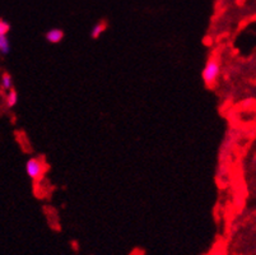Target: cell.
<instances>
[{"mask_svg":"<svg viewBox=\"0 0 256 255\" xmlns=\"http://www.w3.org/2000/svg\"><path fill=\"white\" fill-rule=\"evenodd\" d=\"M10 31V25L6 21L0 20V36H6Z\"/></svg>","mask_w":256,"mask_h":255,"instance_id":"ba28073f","label":"cell"},{"mask_svg":"<svg viewBox=\"0 0 256 255\" xmlns=\"http://www.w3.org/2000/svg\"><path fill=\"white\" fill-rule=\"evenodd\" d=\"M0 84H2V88H3L4 91H9L13 88V86H14V82H13V78H12L10 74L4 73L3 76H2Z\"/></svg>","mask_w":256,"mask_h":255,"instance_id":"52a82bcc","label":"cell"},{"mask_svg":"<svg viewBox=\"0 0 256 255\" xmlns=\"http://www.w3.org/2000/svg\"><path fill=\"white\" fill-rule=\"evenodd\" d=\"M220 72V62L217 56H212L210 59L206 63L203 72H202V78L206 86H213L217 81Z\"/></svg>","mask_w":256,"mask_h":255,"instance_id":"6da1fadb","label":"cell"},{"mask_svg":"<svg viewBox=\"0 0 256 255\" xmlns=\"http://www.w3.org/2000/svg\"><path fill=\"white\" fill-rule=\"evenodd\" d=\"M64 37H65L64 31L60 30V28H51V30H48V31L45 34L46 41L52 44V45L60 44V42L64 40Z\"/></svg>","mask_w":256,"mask_h":255,"instance_id":"3957f363","label":"cell"},{"mask_svg":"<svg viewBox=\"0 0 256 255\" xmlns=\"http://www.w3.org/2000/svg\"><path fill=\"white\" fill-rule=\"evenodd\" d=\"M107 30V25L104 22H100L96 23V25L93 26L92 30H90V39L92 40H97L102 36L104 31Z\"/></svg>","mask_w":256,"mask_h":255,"instance_id":"277c9868","label":"cell"},{"mask_svg":"<svg viewBox=\"0 0 256 255\" xmlns=\"http://www.w3.org/2000/svg\"><path fill=\"white\" fill-rule=\"evenodd\" d=\"M44 171H45V163H44L42 158L31 157L26 162V172H27L30 179L34 180V181L40 180Z\"/></svg>","mask_w":256,"mask_h":255,"instance_id":"7a4b0ae2","label":"cell"},{"mask_svg":"<svg viewBox=\"0 0 256 255\" xmlns=\"http://www.w3.org/2000/svg\"><path fill=\"white\" fill-rule=\"evenodd\" d=\"M10 51H12V45L8 36H0V54L6 56L10 54Z\"/></svg>","mask_w":256,"mask_h":255,"instance_id":"8992f818","label":"cell"},{"mask_svg":"<svg viewBox=\"0 0 256 255\" xmlns=\"http://www.w3.org/2000/svg\"><path fill=\"white\" fill-rule=\"evenodd\" d=\"M18 100H20V97H18V92L14 90V88H12V90L8 91V93H6V107H9V109H12V107H14L16 105L18 104Z\"/></svg>","mask_w":256,"mask_h":255,"instance_id":"5b68a950","label":"cell"}]
</instances>
